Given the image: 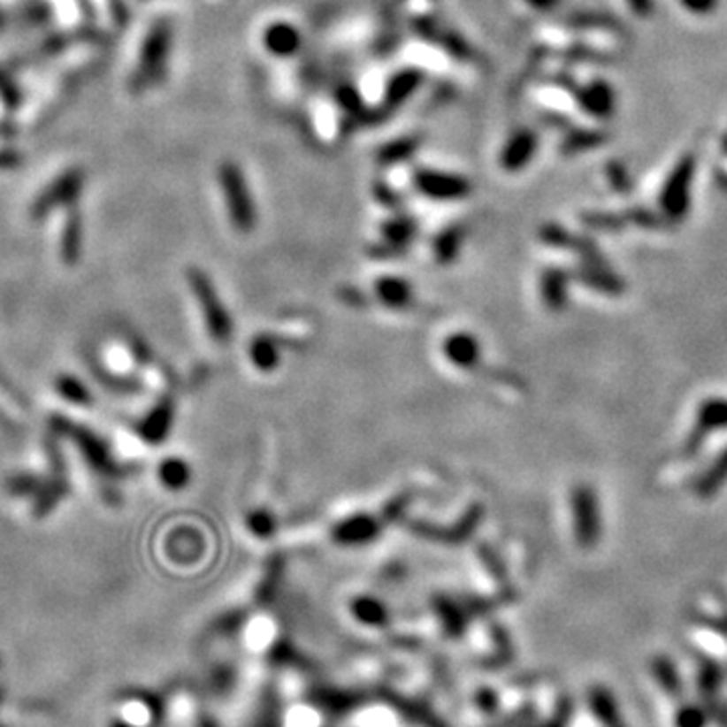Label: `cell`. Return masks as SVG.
<instances>
[{"mask_svg":"<svg viewBox=\"0 0 727 727\" xmlns=\"http://www.w3.org/2000/svg\"><path fill=\"white\" fill-rule=\"evenodd\" d=\"M49 426L53 429L55 437H67L71 443L80 448L85 463L91 467V471H96L102 477H110V479L124 475V469L113 459L108 443L99 434L89 431L88 426L77 425L71 418L61 415H53L51 420H49Z\"/></svg>","mask_w":727,"mask_h":727,"instance_id":"1","label":"cell"},{"mask_svg":"<svg viewBox=\"0 0 727 727\" xmlns=\"http://www.w3.org/2000/svg\"><path fill=\"white\" fill-rule=\"evenodd\" d=\"M218 182L223 188L226 206H229V217L234 229L241 233L253 231L255 226V204L251 198V190L247 187L245 174L233 162H225L218 170Z\"/></svg>","mask_w":727,"mask_h":727,"instance_id":"2","label":"cell"},{"mask_svg":"<svg viewBox=\"0 0 727 727\" xmlns=\"http://www.w3.org/2000/svg\"><path fill=\"white\" fill-rule=\"evenodd\" d=\"M188 283L192 287V294L201 303V311L206 324V330L218 344H226L233 336V322L229 311L225 310L223 302L217 295V289L212 281L206 277L201 269L188 271Z\"/></svg>","mask_w":727,"mask_h":727,"instance_id":"3","label":"cell"},{"mask_svg":"<svg viewBox=\"0 0 727 727\" xmlns=\"http://www.w3.org/2000/svg\"><path fill=\"white\" fill-rule=\"evenodd\" d=\"M47 459L49 465H51V477L45 481L39 489V494L34 495L33 503V513L34 517H45L47 513H51L63 497H67L69 494V481L65 475V459H63L61 448L57 445L55 434L51 440H47Z\"/></svg>","mask_w":727,"mask_h":727,"instance_id":"4","label":"cell"},{"mask_svg":"<svg viewBox=\"0 0 727 727\" xmlns=\"http://www.w3.org/2000/svg\"><path fill=\"white\" fill-rule=\"evenodd\" d=\"M412 182L418 192L434 201H459L471 192V184L465 178L440 170H417Z\"/></svg>","mask_w":727,"mask_h":727,"instance_id":"5","label":"cell"},{"mask_svg":"<svg viewBox=\"0 0 727 727\" xmlns=\"http://www.w3.org/2000/svg\"><path fill=\"white\" fill-rule=\"evenodd\" d=\"M174 418V404L168 398H164L154 406L148 415L138 423L140 437L149 445H160L166 440L170 429H172Z\"/></svg>","mask_w":727,"mask_h":727,"instance_id":"6","label":"cell"},{"mask_svg":"<svg viewBox=\"0 0 727 727\" xmlns=\"http://www.w3.org/2000/svg\"><path fill=\"white\" fill-rule=\"evenodd\" d=\"M538 138L532 130H519L511 135L505 144L501 156H499V164L508 172H517L522 170L530 158L536 152Z\"/></svg>","mask_w":727,"mask_h":727,"instance_id":"7","label":"cell"},{"mask_svg":"<svg viewBox=\"0 0 727 727\" xmlns=\"http://www.w3.org/2000/svg\"><path fill=\"white\" fill-rule=\"evenodd\" d=\"M263 41H265L269 53H273L277 57H289L297 51L299 45H302V34H299L294 25L273 23L267 27Z\"/></svg>","mask_w":727,"mask_h":727,"instance_id":"8","label":"cell"},{"mask_svg":"<svg viewBox=\"0 0 727 727\" xmlns=\"http://www.w3.org/2000/svg\"><path fill=\"white\" fill-rule=\"evenodd\" d=\"M420 81H423V73L417 69H404L392 77L386 88V99H384L386 110H394L402 102H406V99L415 94Z\"/></svg>","mask_w":727,"mask_h":727,"instance_id":"9","label":"cell"},{"mask_svg":"<svg viewBox=\"0 0 727 727\" xmlns=\"http://www.w3.org/2000/svg\"><path fill=\"white\" fill-rule=\"evenodd\" d=\"M445 354L453 364L467 368V366H473V364L477 362V356H479V346H477L475 338L467 336V333H457V336H451L447 340Z\"/></svg>","mask_w":727,"mask_h":727,"instance_id":"10","label":"cell"},{"mask_svg":"<svg viewBox=\"0 0 727 727\" xmlns=\"http://www.w3.org/2000/svg\"><path fill=\"white\" fill-rule=\"evenodd\" d=\"M376 536V525L370 517L358 516L336 527V540L341 544H364Z\"/></svg>","mask_w":727,"mask_h":727,"instance_id":"11","label":"cell"},{"mask_svg":"<svg viewBox=\"0 0 727 727\" xmlns=\"http://www.w3.org/2000/svg\"><path fill=\"white\" fill-rule=\"evenodd\" d=\"M158 477L164 487L168 489H184L190 481V469L182 459H166L160 463Z\"/></svg>","mask_w":727,"mask_h":727,"instance_id":"12","label":"cell"},{"mask_svg":"<svg viewBox=\"0 0 727 727\" xmlns=\"http://www.w3.org/2000/svg\"><path fill=\"white\" fill-rule=\"evenodd\" d=\"M417 148H418V138H415V135H406V138L394 140L384 146L380 152H378V160H380V164H384V166L401 164L404 160H409L410 156L417 152Z\"/></svg>","mask_w":727,"mask_h":727,"instance_id":"13","label":"cell"},{"mask_svg":"<svg viewBox=\"0 0 727 727\" xmlns=\"http://www.w3.org/2000/svg\"><path fill=\"white\" fill-rule=\"evenodd\" d=\"M590 701H593V709L596 717L601 719V722L606 727H624L623 717L618 714V708H616V701L612 700L610 693H606L602 689H596L593 697H590Z\"/></svg>","mask_w":727,"mask_h":727,"instance_id":"14","label":"cell"},{"mask_svg":"<svg viewBox=\"0 0 727 727\" xmlns=\"http://www.w3.org/2000/svg\"><path fill=\"white\" fill-rule=\"evenodd\" d=\"M378 295L390 308H402V305L410 299L409 283L396 277H384L378 281Z\"/></svg>","mask_w":727,"mask_h":727,"instance_id":"15","label":"cell"},{"mask_svg":"<svg viewBox=\"0 0 727 727\" xmlns=\"http://www.w3.org/2000/svg\"><path fill=\"white\" fill-rule=\"evenodd\" d=\"M57 392L65 398L67 402L77 404V406H89L91 404V394L89 390L85 388V384L80 378L71 376V374H61L57 378Z\"/></svg>","mask_w":727,"mask_h":727,"instance_id":"16","label":"cell"},{"mask_svg":"<svg viewBox=\"0 0 727 727\" xmlns=\"http://www.w3.org/2000/svg\"><path fill=\"white\" fill-rule=\"evenodd\" d=\"M415 231V220H410L409 217H398L384 225V241H386L388 247L402 249L404 245H409Z\"/></svg>","mask_w":727,"mask_h":727,"instance_id":"17","label":"cell"},{"mask_svg":"<svg viewBox=\"0 0 727 727\" xmlns=\"http://www.w3.org/2000/svg\"><path fill=\"white\" fill-rule=\"evenodd\" d=\"M80 251H81V226H80V220L71 218L65 229V234H63V242H61L63 263H67V265H75L77 259H80Z\"/></svg>","mask_w":727,"mask_h":727,"instance_id":"18","label":"cell"},{"mask_svg":"<svg viewBox=\"0 0 727 727\" xmlns=\"http://www.w3.org/2000/svg\"><path fill=\"white\" fill-rule=\"evenodd\" d=\"M42 479L34 473H14L6 479V491L14 497H34L39 494Z\"/></svg>","mask_w":727,"mask_h":727,"instance_id":"19","label":"cell"},{"mask_svg":"<svg viewBox=\"0 0 727 727\" xmlns=\"http://www.w3.org/2000/svg\"><path fill=\"white\" fill-rule=\"evenodd\" d=\"M461 241L463 231L459 226H453V229L445 231L437 241H434V253H437L440 261H453V256L457 255L461 247Z\"/></svg>","mask_w":727,"mask_h":727,"instance_id":"20","label":"cell"},{"mask_svg":"<svg viewBox=\"0 0 727 727\" xmlns=\"http://www.w3.org/2000/svg\"><path fill=\"white\" fill-rule=\"evenodd\" d=\"M709 714L700 705H683L675 716V727H708Z\"/></svg>","mask_w":727,"mask_h":727,"instance_id":"21","label":"cell"},{"mask_svg":"<svg viewBox=\"0 0 727 727\" xmlns=\"http://www.w3.org/2000/svg\"><path fill=\"white\" fill-rule=\"evenodd\" d=\"M251 358L256 368L271 370L277 364V348L269 340H255L251 348Z\"/></svg>","mask_w":727,"mask_h":727,"instance_id":"22","label":"cell"},{"mask_svg":"<svg viewBox=\"0 0 727 727\" xmlns=\"http://www.w3.org/2000/svg\"><path fill=\"white\" fill-rule=\"evenodd\" d=\"M654 677H657L659 685L667 691V693L675 695L677 691L681 689V681L677 677L675 667L669 661H657L654 662Z\"/></svg>","mask_w":727,"mask_h":727,"instance_id":"23","label":"cell"},{"mask_svg":"<svg viewBox=\"0 0 727 727\" xmlns=\"http://www.w3.org/2000/svg\"><path fill=\"white\" fill-rule=\"evenodd\" d=\"M338 103L344 108L350 116H364V110H362V102H360V96L358 91L352 89V88H341L338 91Z\"/></svg>","mask_w":727,"mask_h":727,"instance_id":"24","label":"cell"},{"mask_svg":"<svg viewBox=\"0 0 727 727\" xmlns=\"http://www.w3.org/2000/svg\"><path fill=\"white\" fill-rule=\"evenodd\" d=\"M249 527H251L255 536H271V532H273V517L269 516L265 511H255L251 513V517H249Z\"/></svg>","mask_w":727,"mask_h":727,"instance_id":"25","label":"cell"},{"mask_svg":"<svg viewBox=\"0 0 727 727\" xmlns=\"http://www.w3.org/2000/svg\"><path fill=\"white\" fill-rule=\"evenodd\" d=\"M354 610L358 612V616L366 618L368 623H378L382 618V606L376 601H358L354 606Z\"/></svg>","mask_w":727,"mask_h":727,"instance_id":"26","label":"cell"},{"mask_svg":"<svg viewBox=\"0 0 727 727\" xmlns=\"http://www.w3.org/2000/svg\"><path fill=\"white\" fill-rule=\"evenodd\" d=\"M525 3L538 11H550L558 4V0H525Z\"/></svg>","mask_w":727,"mask_h":727,"instance_id":"27","label":"cell"},{"mask_svg":"<svg viewBox=\"0 0 727 727\" xmlns=\"http://www.w3.org/2000/svg\"><path fill=\"white\" fill-rule=\"evenodd\" d=\"M111 727H130V725H127V723H121V722H116V723H113Z\"/></svg>","mask_w":727,"mask_h":727,"instance_id":"28","label":"cell"},{"mask_svg":"<svg viewBox=\"0 0 727 727\" xmlns=\"http://www.w3.org/2000/svg\"><path fill=\"white\" fill-rule=\"evenodd\" d=\"M0 701H3V689H0Z\"/></svg>","mask_w":727,"mask_h":727,"instance_id":"29","label":"cell"}]
</instances>
